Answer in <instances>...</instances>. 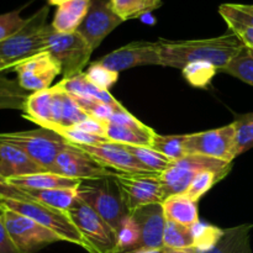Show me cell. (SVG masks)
Returning a JSON list of instances; mask_svg holds the SVG:
<instances>
[{
  "instance_id": "44",
  "label": "cell",
  "mask_w": 253,
  "mask_h": 253,
  "mask_svg": "<svg viewBox=\"0 0 253 253\" xmlns=\"http://www.w3.org/2000/svg\"><path fill=\"white\" fill-rule=\"evenodd\" d=\"M73 127L78 128V130H81V131H84V132L91 133V135H96V136H101V137H105V131H104L103 121H99V120H96V119L89 118L88 120L83 121V123L78 124V125L73 126Z\"/></svg>"
},
{
  "instance_id": "5",
  "label": "cell",
  "mask_w": 253,
  "mask_h": 253,
  "mask_svg": "<svg viewBox=\"0 0 253 253\" xmlns=\"http://www.w3.org/2000/svg\"><path fill=\"white\" fill-rule=\"evenodd\" d=\"M2 205L12 211H16L35 220L46 229L51 230L57 236L61 237L62 241L71 242L77 246H81L82 249L90 253L88 244L83 239L81 232L78 231L76 225L73 224L71 217L68 216V212L52 209L39 202H19V200L2 199Z\"/></svg>"
},
{
  "instance_id": "41",
  "label": "cell",
  "mask_w": 253,
  "mask_h": 253,
  "mask_svg": "<svg viewBox=\"0 0 253 253\" xmlns=\"http://www.w3.org/2000/svg\"><path fill=\"white\" fill-rule=\"evenodd\" d=\"M0 198L1 199L19 200V202H36L25 190L19 189L7 182L6 178L0 175Z\"/></svg>"
},
{
  "instance_id": "30",
  "label": "cell",
  "mask_w": 253,
  "mask_h": 253,
  "mask_svg": "<svg viewBox=\"0 0 253 253\" xmlns=\"http://www.w3.org/2000/svg\"><path fill=\"white\" fill-rule=\"evenodd\" d=\"M124 147L136 158L140 163H142L150 172L161 174L166 169L173 165V161L167 158L166 156L161 155L160 152L147 146H133L124 145Z\"/></svg>"
},
{
  "instance_id": "40",
  "label": "cell",
  "mask_w": 253,
  "mask_h": 253,
  "mask_svg": "<svg viewBox=\"0 0 253 253\" xmlns=\"http://www.w3.org/2000/svg\"><path fill=\"white\" fill-rule=\"evenodd\" d=\"M26 21L27 19H24L20 15V10L0 15V42L14 36L25 26Z\"/></svg>"
},
{
  "instance_id": "4",
  "label": "cell",
  "mask_w": 253,
  "mask_h": 253,
  "mask_svg": "<svg viewBox=\"0 0 253 253\" xmlns=\"http://www.w3.org/2000/svg\"><path fill=\"white\" fill-rule=\"evenodd\" d=\"M67 212L88 244L90 253H118L116 232L81 197Z\"/></svg>"
},
{
  "instance_id": "42",
  "label": "cell",
  "mask_w": 253,
  "mask_h": 253,
  "mask_svg": "<svg viewBox=\"0 0 253 253\" xmlns=\"http://www.w3.org/2000/svg\"><path fill=\"white\" fill-rule=\"evenodd\" d=\"M226 24L229 26V31L234 32L239 37L240 41L244 43L245 47H247V48L253 51V27L232 21H227Z\"/></svg>"
},
{
  "instance_id": "39",
  "label": "cell",
  "mask_w": 253,
  "mask_h": 253,
  "mask_svg": "<svg viewBox=\"0 0 253 253\" xmlns=\"http://www.w3.org/2000/svg\"><path fill=\"white\" fill-rule=\"evenodd\" d=\"M85 76L94 85L103 89V90H109L119 79L118 72L110 71V69L105 68L100 64H96L95 62L89 66V68L85 72Z\"/></svg>"
},
{
  "instance_id": "19",
  "label": "cell",
  "mask_w": 253,
  "mask_h": 253,
  "mask_svg": "<svg viewBox=\"0 0 253 253\" xmlns=\"http://www.w3.org/2000/svg\"><path fill=\"white\" fill-rule=\"evenodd\" d=\"M105 137L111 142L123 143V145L133 146H147L152 145L155 131L150 126L141 124V125H119V124L103 121Z\"/></svg>"
},
{
  "instance_id": "36",
  "label": "cell",
  "mask_w": 253,
  "mask_h": 253,
  "mask_svg": "<svg viewBox=\"0 0 253 253\" xmlns=\"http://www.w3.org/2000/svg\"><path fill=\"white\" fill-rule=\"evenodd\" d=\"M182 71L185 79L192 85L199 86V88L207 86L212 79V77L219 72L217 68H215L212 64L207 63V62H193V63L187 64Z\"/></svg>"
},
{
  "instance_id": "37",
  "label": "cell",
  "mask_w": 253,
  "mask_h": 253,
  "mask_svg": "<svg viewBox=\"0 0 253 253\" xmlns=\"http://www.w3.org/2000/svg\"><path fill=\"white\" fill-rule=\"evenodd\" d=\"M90 116L77 104L71 94L63 90V109H62V127H73L83 121L88 120ZM53 127V126H52Z\"/></svg>"
},
{
  "instance_id": "22",
  "label": "cell",
  "mask_w": 253,
  "mask_h": 253,
  "mask_svg": "<svg viewBox=\"0 0 253 253\" xmlns=\"http://www.w3.org/2000/svg\"><path fill=\"white\" fill-rule=\"evenodd\" d=\"M90 0H69L58 5L52 27L57 32H76L88 12Z\"/></svg>"
},
{
  "instance_id": "45",
  "label": "cell",
  "mask_w": 253,
  "mask_h": 253,
  "mask_svg": "<svg viewBox=\"0 0 253 253\" xmlns=\"http://www.w3.org/2000/svg\"><path fill=\"white\" fill-rule=\"evenodd\" d=\"M17 64L19 63H16V62H9L0 58V73L4 71H9V69H12V71H14V68L17 66Z\"/></svg>"
},
{
  "instance_id": "29",
  "label": "cell",
  "mask_w": 253,
  "mask_h": 253,
  "mask_svg": "<svg viewBox=\"0 0 253 253\" xmlns=\"http://www.w3.org/2000/svg\"><path fill=\"white\" fill-rule=\"evenodd\" d=\"M30 95L31 93L25 90L17 81L0 76V109L24 110Z\"/></svg>"
},
{
  "instance_id": "1",
  "label": "cell",
  "mask_w": 253,
  "mask_h": 253,
  "mask_svg": "<svg viewBox=\"0 0 253 253\" xmlns=\"http://www.w3.org/2000/svg\"><path fill=\"white\" fill-rule=\"evenodd\" d=\"M161 66L183 69L193 62H207L221 72L244 48L234 32L204 40H158Z\"/></svg>"
},
{
  "instance_id": "48",
  "label": "cell",
  "mask_w": 253,
  "mask_h": 253,
  "mask_svg": "<svg viewBox=\"0 0 253 253\" xmlns=\"http://www.w3.org/2000/svg\"><path fill=\"white\" fill-rule=\"evenodd\" d=\"M236 5L240 7V9L244 10V11H246L247 14L252 15L253 16V5H247V4H236Z\"/></svg>"
},
{
  "instance_id": "7",
  "label": "cell",
  "mask_w": 253,
  "mask_h": 253,
  "mask_svg": "<svg viewBox=\"0 0 253 253\" xmlns=\"http://www.w3.org/2000/svg\"><path fill=\"white\" fill-rule=\"evenodd\" d=\"M79 197L88 203L116 234L124 220L130 215L113 178L82 182L79 187Z\"/></svg>"
},
{
  "instance_id": "25",
  "label": "cell",
  "mask_w": 253,
  "mask_h": 253,
  "mask_svg": "<svg viewBox=\"0 0 253 253\" xmlns=\"http://www.w3.org/2000/svg\"><path fill=\"white\" fill-rule=\"evenodd\" d=\"M52 100L53 89H43L35 91L27 98L24 108V118L39 125L48 128L52 125Z\"/></svg>"
},
{
  "instance_id": "16",
  "label": "cell",
  "mask_w": 253,
  "mask_h": 253,
  "mask_svg": "<svg viewBox=\"0 0 253 253\" xmlns=\"http://www.w3.org/2000/svg\"><path fill=\"white\" fill-rule=\"evenodd\" d=\"M74 145V143H72ZM89 156L98 161L104 167L118 173H125V174H151L152 172L147 169L142 163L138 162L125 147L123 143L106 142L100 145H74Z\"/></svg>"
},
{
  "instance_id": "33",
  "label": "cell",
  "mask_w": 253,
  "mask_h": 253,
  "mask_svg": "<svg viewBox=\"0 0 253 253\" xmlns=\"http://www.w3.org/2000/svg\"><path fill=\"white\" fill-rule=\"evenodd\" d=\"M116 236H118V253H127L140 249V227L131 215L124 220Z\"/></svg>"
},
{
  "instance_id": "23",
  "label": "cell",
  "mask_w": 253,
  "mask_h": 253,
  "mask_svg": "<svg viewBox=\"0 0 253 253\" xmlns=\"http://www.w3.org/2000/svg\"><path fill=\"white\" fill-rule=\"evenodd\" d=\"M57 85L64 90L66 93L72 94V95L81 96V98L86 99H95V100L103 101V103L109 104L113 106H121L123 104L119 103L115 98L110 94L109 90H103L94 85L88 78L85 73H81L78 76H74L72 78H63Z\"/></svg>"
},
{
  "instance_id": "21",
  "label": "cell",
  "mask_w": 253,
  "mask_h": 253,
  "mask_svg": "<svg viewBox=\"0 0 253 253\" xmlns=\"http://www.w3.org/2000/svg\"><path fill=\"white\" fill-rule=\"evenodd\" d=\"M10 184L19 189H56V188H73L82 184L83 180L74 179V178L64 177L51 172L34 173V174L21 175V177H12L7 179Z\"/></svg>"
},
{
  "instance_id": "47",
  "label": "cell",
  "mask_w": 253,
  "mask_h": 253,
  "mask_svg": "<svg viewBox=\"0 0 253 253\" xmlns=\"http://www.w3.org/2000/svg\"><path fill=\"white\" fill-rule=\"evenodd\" d=\"M165 253H198L195 249H188V250H170L166 249Z\"/></svg>"
},
{
  "instance_id": "49",
  "label": "cell",
  "mask_w": 253,
  "mask_h": 253,
  "mask_svg": "<svg viewBox=\"0 0 253 253\" xmlns=\"http://www.w3.org/2000/svg\"><path fill=\"white\" fill-rule=\"evenodd\" d=\"M66 1H69V0H48V4L49 5H57V6H58V5L63 4V2H66Z\"/></svg>"
},
{
  "instance_id": "15",
  "label": "cell",
  "mask_w": 253,
  "mask_h": 253,
  "mask_svg": "<svg viewBox=\"0 0 253 253\" xmlns=\"http://www.w3.org/2000/svg\"><path fill=\"white\" fill-rule=\"evenodd\" d=\"M123 22V19L111 9L109 0H90L88 12L77 32L83 36L91 48L95 49Z\"/></svg>"
},
{
  "instance_id": "12",
  "label": "cell",
  "mask_w": 253,
  "mask_h": 253,
  "mask_svg": "<svg viewBox=\"0 0 253 253\" xmlns=\"http://www.w3.org/2000/svg\"><path fill=\"white\" fill-rule=\"evenodd\" d=\"M51 173L81 180L115 178L119 174L115 170L104 167L88 153L69 142L68 146L54 160Z\"/></svg>"
},
{
  "instance_id": "2",
  "label": "cell",
  "mask_w": 253,
  "mask_h": 253,
  "mask_svg": "<svg viewBox=\"0 0 253 253\" xmlns=\"http://www.w3.org/2000/svg\"><path fill=\"white\" fill-rule=\"evenodd\" d=\"M48 6H43L29 17L25 26L10 39L0 42V58L9 62H20L47 49Z\"/></svg>"
},
{
  "instance_id": "11",
  "label": "cell",
  "mask_w": 253,
  "mask_h": 253,
  "mask_svg": "<svg viewBox=\"0 0 253 253\" xmlns=\"http://www.w3.org/2000/svg\"><path fill=\"white\" fill-rule=\"evenodd\" d=\"M120 192L121 199L130 214L150 204H162V184L160 174H125L113 178Z\"/></svg>"
},
{
  "instance_id": "24",
  "label": "cell",
  "mask_w": 253,
  "mask_h": 253,
  "mask_svg": "<svg viewBox=\"0 0 253 253\" xmlns=\"http://www.w3.org/2000/svg\"><path fill=\"white\" fill-rule=\"evenodd\" d=\"M163 211L167 220L193 226L199 222L198 202H193L184 194H175L166 198L162 202Z\"/></svg>"
},
{
  "instance_id": "28",
  "label": "cell",
  "mask_w": 253,
  "mask_h": 253,
  "mask_svg": "<svg viewBox=\"0 0 253 253\" xmlns=\"http://www.w3.org/2000/svg\"><path fill=\"white\" fill-rule=\"evenodd\" d=\"M111 9L123 21L137 19L158 9L162 0H109Z\"/></svg>"
},
{
  "instance_id": "8",
  "label": "cell",
  "mask_w": 253,
  "mask_h": 253,
  "mask_svg": "<svg viewBox=\"0 0 253 253\" xmlns=\"http://www.w3.org/2000/svg\"><path fill=\"white\" fill-rule=\"evenodd\" d=\"M46 51L58 62L63 78H72L83 73L94 49L77 31L57 32L49 25Z\"/></svg>"
},
{
  "instance_id": "14",
  "label": "cell",
  "mask_w": 253,
  "mask_h": 253,
  "mask_svg": "<svg viewBox=\"0 0 253 253\" xmlns=\"http://www.w3.org/2000/svg\"><path fill=\"white\" fill-rule=\"evenodd\" d=\"M14 71L20 85L30 93L48 89L53 79L62 73L58 62L47 51L20 62Z\"/></svg>"
},
{
  "instance_id": "38",
  "label": "cell",
  "mask_w": 253,
  "mask_h": 253,
  "mask_svg": "<svg viewBox=\"0 0 253 253\" xmlns=\"http://www.w3.org/2000/svg\"><path fill=\"white\" fill-rule=\"evenodd\" d=\"M49 130L56 131L58 135H61L64 140L68 141L69 143H74V145H91L96 146L100 143L109 141L108 138L101 137V136L91 135V133L84 132V131L78 130L74 127H62V126H53Z\"/></svg>"
},
{
  "instance_id": "10",
  "label": "cell",
  "mask_w": 253,
  "mask_h": 253,
  "mask_svg": "<svg viewBox=\"0 0 253 253\" xmlns=\"http://www.w3.org/2000/svg\"><path fill=\"white\" fill-rule=\"evenodd\" d=\"M235 145L236 127L234 123L214 130L190 133L184 137L185 155L204 156L229 163L236 158Z\"/></svg>"
},
{
  "instance_id": "35",
  "label": "cell",
  "mask_w": 253,
  "mask_h": 253,
  "mask_svg": "<svg viewBox=\"0 0 253 253\" xmlns=\"http://www.w3.org/2000/svg\"><path fill=\"white\" fill-rule=\"evenodd\" d=\"M234 124L236 127L235 155L239 157L244 152L253 148V113L240 116Z\"/></svg>"
},
{
  "instance_id": "26",
  "label": "cell",
  "mask_w": 253,
  "mask_h": 253,
  "mask_svg": "<svg viewBox=\"0 0 253 253\" xmlns=\"http://www.w3.org/2000/svg\"><path fill=\"white\" fill-rule=\"evenodd\" d=\"M79 187L81 185L73 188H56V189H27L25 192L36 202L46 207L67 212L79 198Z\"/></svg>"
},
{
  "instance_id": "50",
  "label": "cell",
  "mask_w": 253,
  "mask_h": 253,
  "mask_svg": "<svg viewBox=\"0 0 253 253\" xmlns=\"http://www.w3.org/2000/svg\"><path fill=\"white\" fill-rule=\"evenodd\" d=\"M1 207H2V199L0 198V208H1Z\"/></svg>"
},
{
  "instance_id": "18",
  "label": "cell",
  "mask_w": 253,
  "mask_h": 253,
  "mask_svg": "<svg viewBox=\"0 0 253 253\" xmlns=\"http://www.w3.org/2000/svg\"><path fill=\"white\" fill-rule=\"evenodd\" d=\"M41 172L46 170L21 148L12 143L0 141V175L9 179Z\"/></svg>"
},
{
  "instance_id": "31",
  "label": "cell",
  "mask_w": 253,
  "mask_h": 253,
  "mask_svg": "<svg viewBox=\"0 0 253 253\" xmlns=\"http://www.w3.org/2000/svg\"><path fill=\"white\" fill-rule=\"evenodd\" d=\"M222 73H227L245 83L253 86V51L244 47L242 51L222 69Z\"/></svg>"
},
{
  "instance_id": "6",
  "label": "cell",
  "mask_w": 253,
  "mask_h": 253,
  "mask_svg": "<svg viewBox=\"0 0 253 253\" xmlns=\"http://www.w3.org/2000/svg\"><path fill=\"white\" fill-rule=\"evenodd\" d=\"M231 167L232 163L204 156L187 155L182 160L173 162L168 169L160 174L163 200L172 195L183 194L189 187L193 178L202 170H211L226 177Z\"/></svg>"
},
{
  "instance_id": "9",
  "label": "cell",
  "mask_w": 253,
  "mask_h": 253,
  "mask_svg": "<svg viewBox=\"0 0 253 253\" xmlns=\"http://www.w3.org/2000/svg\"><path fill=\"white\" fill-rule=\"evenodd\" d=\"M1 208L7 234L20 253H35L48 245L62 241L61 237L35 220L12 211L4 205Z\"/></svg>"
},
{
  "instance_id": "32",
  "label": "cell",
  "mask_w": 253,
  "mask_h": 253,
  "mask_svg": "<svg viewBox=\"0 0 253 253\" xmlns=\"http://www.w3.org/2000/svg\"><path fill=\"white\" fill-rule=\"evenodd\" d=\"M184 137L185 135L162 136L156 133L153 136L151 148L175 162L187 156L184 151Z\"/></svg>"
},
{
  "instance_id": "3",
  "label": "cell",
  "mask_w": 253,
  "mask_h": 253,
  "mask_svg": "<svg viewBox=\"0 0 253 253\" xmlns=\"http://www.w3.org/2000/svg\"><path fill=\"white\" fill-rule=\"evenodd\" d=\"M0 141L12 143L26 152L46 172H51L57 156L68 146V141L53 130L39 127L36 130L1 132Z\"/></svg>"
},
{
  "instance_id": "13",
  "label": "cell",
  "mask_w": 253,
  "mask_h": 253,
  "mask_svg": "<svg viewBox=\"0 0 253 253\" xmlns=\"http://www.w3.org/2000/svg\"><path fill=\"white\" fill-rule=\"evenodd\" d=\"M96 64L118 72L140 66H161L160 42H131L95 61Z\"/></svg>"
},
{
  "instance_id": "20",
  "label": "cell",
  "mask_w": 253,
  "mask_h": 253,
  "mask_svg": "<svg viewBox=\"0 0 253 253\" xmlns=\"http://www.w3.org/2000/svg\"><path fill=\"white\" fill-rule=\"evenodd\" d=\"M252 229L251 224L225 229L214 246L204 251H197L198 253H252L250 236Z\"/></svg>"
},
{
  "instance_id": "17",
  "label": "cell",
  "mask_w": 253,
  "mask_h": 253,
  "mask_svg": "<svg viewBox=\"0 0 253 253\" xmlns=\"http://www.w3.org/2000/svg\"><path fill=\"white\" fill-rule=\"evenodd\" d=\"M141 231L140 249H162L166 219L162 204H150L130 214Z\"/></svg>"
},
{
  "instance_id": "27",
  "label": "cell",
  "mask_w": 253,
  "mask_h": 253,
  "mask_svg": "<svg viewBox=\"0 0 253 253\" xmlns=\"http://www.w3.org/2000/svg\"><path fill=\"white\" fill-rule=\"evenodd\" d=\"M163 246L170 250L194 249L195 237L193 226H185L167 220L163 235Z\"/></svg>"
},
{
  "instance_id": "46",
  "label": "cell",
  "mask_w": 253,
  "mask_h": 253,
  "mask_svg": "<svg viewBox=\"0 0 253 253\" xmlns=\"http://www.w3.org/2000/svg\"><path fill=\"white\" fill-rule=\"evenodd\" d=\"M165 251L166 247H162V249H137L127 253H165Z\"/></svg>"
},
{
  "instance_id": "34",
  "label": "cell",
  "mask_w": 253,
  "mask_h": 253,
  "mask_svg": "<svg viewBox=\"0 0 253 253\" xmlns=\"http://www.w3.org/2000/svg\"><path fill=\"white\" fill-rule=\"evenodd\" d=\"M222 178L225 177L219 174V173L211 172V170H202V172H199L193 178L189 187L187 188V190L183 194L189 198L190 200H193V202H199L200 198L205 193L209 192L214 187L215 183L221 180Z\"/></svg>"
},
{
  "instance_id": "43",
  "label": "cell",
  "mask_w": 253,
  "mask_h": 253,
  "mask_svg": "<svg viewBox=\"0 0 253 253\" xmlns=\"http://www.w3.org/2000/svg\"><path fill=\"white\" fill-rule=\"evenodd\" d=\"M0 253H20L12 242L11 237L7 234V230L2 220V208H0Z\"/></svg>"
}]
</instances>
